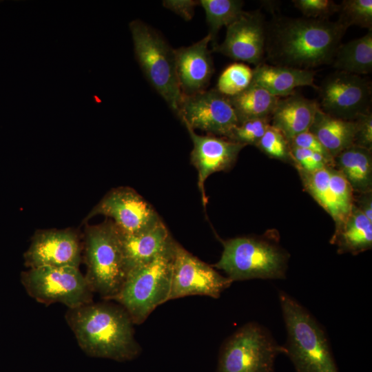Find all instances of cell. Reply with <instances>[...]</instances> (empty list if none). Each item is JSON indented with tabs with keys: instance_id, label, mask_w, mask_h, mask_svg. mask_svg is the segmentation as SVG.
<instances>
[{
	"instance_id": "cell-37",
	"label": "cell",
	"mask_w": 372,
	"mask_h": 372,
	"mask_svg": "<svg viewBox=\"0 0 372 372\" xmlns=\"http://www.w3.org/2000/svg\"><path fill=\"white\" fill-rule=\"evenodd\" d=\"M354 205L371 222H372L371 192L361 193L358 198L354 197Z\"/></svg>"
},
{
	"instance_id": "cell-6",
	"label": "cell",
	"mask_w": 372,
	"mask_h": 372,
	"mask_svg": "<svg viewBox=\"0 0 372 372\" xmlns=\"http://www.w3.org/2000/svg\"><path fill=\"white\" fill-rule=\"evenodd\" d=\"M85 279L93 293L112 300L121 290L127 269L118 230L111 220L85 229L83 247Z\"/></svg>"
},
{
	"instance_id": "cell-14",
	"label": "cell",
	"mask_w": 372,
	"mask_h": 372,
	"mask_svg": "<svg viewBox=\"0 0 372 372\" xmlns=\"http://www.w3.org/2000/svg\"><path fill=\"white\" fill-rule=\"evenodd\" d=\"M83 246L77 233L71 229L37 231L23 254L28 269L41 267L79 268Z\"/></svg>"
},
{
	"instance_id": "cell-27",
	"label": "cell",
	"mask_w": 372,
	"mask_h": 372,
	"mask_svg": "<svg viewBox=\"0 0 372 372\" xmlns=\"http://www.w3.org/2000/svg\"><path fill=\"white\" fill-rule=\"evenodd\" d=\"M206 21L209 26V34L214 43L218 32L223 26L227 27L237 20L245 12L244 2L239 0H201Z\"/></svg>"
},
{
	"instance_id": "cell-31",
	"label": "cell",
	"mask_w": 372,
	"mask_h": 372,
	"mask_svg": "<svg viewBox=\"0 0 372 372\" xmlns=\"http://www.w3.org/2000/svg\"><path fill=\"white\" fill-rule=\"evenodd\" d=\"M271 125V118H255L239 123L232 131L229 139L245 146L258 143Z\"/></svg>"
},
{
	"instance_id": "cell-11",
	"label": "cell",
	"mask_w": 372,
	"mask_h": 372,
	"mask_svg": "<svg viewBox=\"0 0 372 372\" xmlns=\"http://www.w3.org/2000/svg\"><path fill=\"white\" fill-rule=\"evenodd\" d=\"M178 116L192 129L209 135L229 138L239 124L235 110L227 96L216 89L183 96Z\"/></svg>"
},
{
	"instance_id": "cell-10",
	"label": "cell",
	"mask_w": 372,
	"mask_h": 372,
	"mask_svg": "<svg viewBox=\"0 0 372 372\" xmlns=\"http://www.w3.org/2000/svg\"><path fill=\"white\" fill-rule=\"evenodd\" d=\"M318 89L320 108L331 116L354 120L371 111V83L360 75L336 70Z\"/></svg>"
},
{
	"instance_id": "cell-24",
	"label": "cell",
	"mask_w": 372,
	"mask_h": 372,
	"mask_svg": "<svg viewBox=\"0 0 372 372\" xmlns=\"http://www.w3.org/2000/svg\"><path fill=\"white\" fill-rule=\"evenodd\" d=\"M334 167L347 180L353 192H371V150L353 145L333 158Z\"/></svg>"
},
{
	"instance_id": "cell-8",
	"label": "cell",
	"mask_w": 372,
	"mask_h": 372,
	"mask_svg": "<svg viewBox=\"0 0 372 372\" xmlns=\"http://www.w3.org/2000/svg\"><path fill=\"white\" fill-rule=\"evenodd\" d=\"M285 351L267 329L250 322L223 343L216 372H275L276 358Z\"/></svg>"
},
{
	"instance_id": "cell-21",
	"label": "cell",
	"mask_w": 372,
	"mask_h": 372,
	"mask_svg": "<svg viewBox=\"0 0 372 372\" xmlns=\"http://www.w3.org/2000/svg\"><path fill=\"white\" fill-rule=\"evenodd\" d=\"M318 103L296 92L280 98L271 116V125L279 130L289 141L309 130Z\"/></svg>"
},
{
	"instance_id": "cell-23",
	"label": "cell",
	"mask_w": 372,
	"mask_h": 372,
	"mask_svg": "<svg viewBox=\"0 0 372 372\" xmlns=\"http://www.w3.org/2000/svg\"><path fill=\"white\" fill-rule=\"evenodd\" d=\"M309 130L334 158L354 145L356 123L331 116L319 108Z\"/></svg>"
},
{
	"instance_id": "cell-9",
	"label": "cell",
	"mask_w": 372,
	"mask_h": 372,
	"mask_svg": "<svg viewBox=\"0 0 372 372\" xmlns=\"http://www.w3.org/2000/svg\"><path fill=\"white\" fill-rule=\"evenodd\" d=\"M20 278L28 294L46 305L61 303L72 309L93 302L94 293L79 268H31L22 271Z\"/></svg>"
},
{
	"instance_id": "cell-13",
	"label": "cell",
	"mask_w": 372,
	"mask_h": 372,
	"mask_svg": "<svg viewBox=\"0 0 372 372\" xmlns=\"http://www.w3.org/2000/svg\"><path fill=\"white\" fill-rule=\"evenodd\" d=\"M96 215L112 218L116 229L126 234L146 231L162 220L152 205L129 187L110 190L90 211L85 221Z\"/></svg>"
},
{
	"instance_id": "cell-25",
	"label": "cell",
	"mask_w": 372,
	"mask_h": 372,
	"mask_svg": "<svg viewBox=\"0 0 372 372\" xmlns=\"http://www.w3.org/2000/svg\"><path fill=\"white\" fill-rule=\"evenodd\" d=\"M337 71L362 75L372 71V30L360 38L340 44L333 61Z\"/></svg>"
},
{
	"instance_id": "cell-15",
	"label": "cell",
	"mask_w": 372,
	"mask_h": 372,
	"mask_svg": "<svg viewBox=\"0 0 372 372\" xmlns=\"http://www.w3.org/2000/svg\"><path fill=\"white\" fill-rule=\"evenodd\" d=\"M304 189L340 225L354 204L353 191L341 173L333 166L307 172L298 170Z\"/></svg>"
},
{
	"instance_id": "cell-29",
	"label": "cell",
	"mask_w": 372,
	"mask_h": 372,
	"mask_svg": "<svg viewBox=\"0 0 372 372\" xmlns=\"http://www.w3.org/2000/svg\"><path fill=\"white\" fill-rule=\"evenodd\" d=\"M338 13V21L347 28L357 25L372 30V0H344Z\"/></svg>"
},
{
	"instance_id": "cell-33",
	"label": "cell",
	"mask_w": 372,
	"mask_h": 372,
	"mask_svg": "<svg viewBox=\"0 0 372 372\" xmlns=\"http://www.w3.org/2000/svg\"><path fill=\"white\" fill-rule=\"evenodd\" d=\"M304 17L316 19H329L338 13L339 4L330 0H293L292 1Z\"/></svg>"
},
{
	"instance_id": "cell-30",
	"label": "cell",
	"mask_w": 372,
	"mask_h": 372,
	"mask_svg": "<svg viewBox=\"0 0 372 372\" xmlns=\"http://www.w3.org/2000/svg\"><path fill=\"white\" fill-rule=\"evenodd\" d=\"M256 147L270 158L292 162L289 141L279 130L271 125Z\"/></svg>"
},
{
	"instance_id": "cell-3",
	"label": "cell",
	"mask_w": 372,
	"mask_h": 372,
	"mask_svg": "<svg viewBox=\"0 0 372 372\" xmlns=\"http://www.w3.org/2000/svg\"><path fill=\"white\" fill-rule=\"evenodd\" d=\"M287 331L285 355L296 372H339L324 329L297 300L280 290Z\"/></svg>"
},
{
	"instance_id": "cell-18",
	"label": "cell",
	"mask_w": 372,
	"mask_h": 372,
	"mask_svg": "<svg viewBox=\"0 0 372 372\" xmlns=\"http://www.w3.org/2000/svg\"><path fill=\"white\" fill-rule=\"evenodd\" d=\"M208 34L188 47L175 50L176 73L183 94L191 95L205 90L214 72Z\"/></svg>"
},
{
	"instance_id": "cell-22",
	"label": "cell",
	"mask_w": 372,
	"mask_h": 372,
	"mask_svg": "<svg viewBox=\"0 0 372 372\" xmlns=\"http://www.w3.org/2000/svg\"><path fill=\"white\" fill-rule=\"evenodd\" d=\"M330 242L338 253L357 255L372 247V222L353 204L343 222L335 226Z\"/></svg>"
},
{
	"instance_id": "cell-34",
	"label": "cell",
	"mask_w": 372,
	"mask_h": 372,
	"mask_svg": "<svg viewBox=\"0 0 372 372\" xmlns=\"http://www.w3.org/2000/svg\"><path fill=\"white\" fill-rule=\"evenodd\" d=\"M356 134L354 145L371 149L372 148V113L360 114L355 119Z\"/></svg>"
},
{
	"instance_id": "cell-36",
	"label": "cell",
	"mask_w": 372,
	"mask_h": 372,
	"mask_svg": "<svg viewBox=\"0 0 372 372\" xmlns=\"http://www.w3.org/2000/svg\"><path fill=\"white\" fill-rule=\"evenodd\" d=\"M200 4L194 0H165L163 1L165 8L172 10L185 21L193 18L195 7Z\"/></svg>"
},
{
	"instance_id": "cell-1",
	"label": "cell",
	"mask_w": 372,
	"mask_h": 372,
	"mask_svg": "<svg viewBox=\"0 0 372 372\" xmlns=\"http://www.w3.org/2000/svg\"><path fill=\"white\" fill-rule=\"evenodd\" d=\"M347 30L338 21L276 19L266 25L265 54L275 65L311 70L331 64Z\"/></svg>"
},
{
	"instance_id": "cell-35",
	"label": "cell",
	"mask_w": 372,
	"mask_h": 372,
	"mask_svg": "<svg viewBox=\"0 0 372 372\" xmlns=\"http://www.w3.org/2000/svg\"><path fill=\"white\" fill-rule=\"evenodd\" d=\"M289 142L291 147H300L320 154L329 161H333V158L309 130L296 136Z\"/></svg>"
},
{
	"instance_id": "cell-19",
	"label": "cell",
	"mask_w": 372,
	"mask_h": 372,
	"mask_svg": "<svg viewBox=\"0 0 372 372\" xmlns=\"http://www.w3.org/2000/svg\"><path fill=\"white\" fill-rule=\"evenodd\" d=\"M118 232L127 273L152 260L174 239L163 220L140 233L126 234L118 230Z\"/></svg>"
},
{
	"instance_id": "cell-2",
	"label": "cell",
	"mask_w": 372,
	"mask_h": 372,
	"mask_svg": "<svg viewBox=\"0 0 372 372\" xmlns=\"http://www.w3.org/2000/svg\"><path fill=\"white\" fill-rule=\"evenodd\" d=\"M65 318L79 347L89 356L124 362L141 353L134 324L120 304L93 301L68 309Z\"/></svg>"
},
{
	"instance_id": "cell-32",
	"label": "cell",
	"mask_w": 372,
	"mask_h": 372,
	"mask_svg": "<svg viewBox=\"0 0 372 372\" xmlns=\"http://www.w3.org/2000/svg\"><path fill=\"white\" fill-rule=\"evenodd\" d=\"M292 163L298 170L312 172L327 166H333V161L322 155L311 151L296 147H291Z\"/></svg>"
},
{
	"instance_id": "cell-5",
	"label": "cell",
	"mask_w": 372,
	"mask_h": 372,
	"mask_svg": "<svg viewBox=\"0 0 372 372\" xmlns=\"http://www.w3.org/2000/svg\"><path fill=\"white\" fill-rule=\"evenodd\" d=\"M176 240L150 262L134 268L112 300L123 307L134 324H141L159 305L168 301Z\"/></svg>"
},
{
	"instance_id": "cell-16",
	"label": "cell",
	"mask_w": 372,
	"mask_h": 372,
	"mask_svg": "<svg viewBox=\"0 0 372 372\" xmlns=\"http://www.w3.org/2000/svg\"><path fill=\"white\" fill-rule=\"evenodd\" d=\"M266 24L259 11L244 12L227 27L225 39L212 50L232 59L258 65L265 54Z\"/></svg>"
},
{
	"instance_id": "cell-12",
	"label": "cell",
	"mask_w": 372,
	"mask_h": 372,
	"mask_svg": "<svg viewBox=\"0 0 372 372\" xmlns=\"http://www.w3.org/2000/svg\"><path fill=\"white\" fill-rule=\"evenodd\" d=\"M232 282L176 242L168 301L195 295L218 298Z\"/></svg>"
},
{
	"instance_id": "cell-7",
	"label": "cell",
	"mask_w": 372,
	"mask_h": 372,
	"mask_svg": "<svg viewBox=\"0 0 372 372\" xmlns=\"http://www.w3.org/2000/svg\"><path fill=\"white\" fill-rule=\"evenodd\" d=\"M134 54L144 75L178 115L183 98L176 66L175 50L163 37L139 19L129 24Z\"/></svg>"
},
{
	"instance_id": "cell-26",
	"label": "cell",
	"mask_w": 372,
	"mask_h": 372,
	"mask_svg": "<svg viewBox=\"0 0 372 372\" xmlns=\"http://www.w3.org/2000/svg\"><path fill=\"white\" fill-rule=\"evenodd\" d=\"M233 106L239 123L255 118H271L280 99L265 89L250 85L238 94L227 96Z\"/></svg>"
},
{
	"instance_id": "cell-20",
	"label": "cell",
	"mask_w": 372,
	"mask_h": 372,
	"mask_svg": "<svg viewBox=\"0 0 372 372\" xmlns=\"http://www.w3.org/2000/svg\"><path fill=\"white\" fill-rule=\"evenodd\" d=\"M315 74L313 70L262 63L253 70L251 85L262 87L275 96L285 97L294 94L296 88L299 87L318 89L314 83Z\"/></svg>"
},
{
	"instance_id": "cell-17",
	"label": "cell",
	"mask_w": 372,
	"mask_h": 372,
	"mask_svg": "<svg viewBox=\"0 0 372 372\" xmlns=\"http://www.w3.org/2000/svg\"><path fill=\"white\" fill-rule=\"evenodd\" d=\"M185 127L193 143L191 163L198 172V186L205 207L207 202L204 187L205 180L215 172L230 169L245 145L224 137L199 135L189 126Z\"/></svg>"
},
{
	"instance_id": "cell-28",
	"label": "cell",
	"mask_w": 372,
	"mask_h": 372,
	"mask_svg": "<svg viewBox=\"0 0 372 372\" xmlns=\"http://www.w3.org/2000/svg\"><path fill=\"white\" fill-rule=\"evenodd\" d=\"M253 70L242 63H234L227 66L220 75L216 90L226 96L240 94L250 85Z\"/></svg>"
},
{
	"instance_id": "cell-4",
	"label": "cell",
	"mask_w": 372,
	"mask_h": 372,
	"mask_svg": "<svg viewBox=\"0 0 372 372\" xmlns=\"http://www.w3.org/2000/svg\"><path fill=\"white\" fill-rule=\"evenodd\" d=\"M223 244L220 258L211 266L232 282L286 278L289 254L276 236H240Z\"/></svg>"
}]
</instances>
